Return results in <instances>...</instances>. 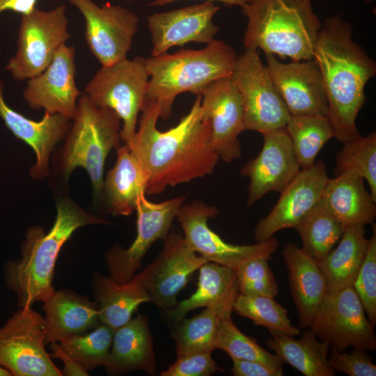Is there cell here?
I'll return each instance as SVG.
<instances>
[{
	"label": "cell",
	"mask_w": 376,
	"mask_h": 376,
	"mask_svg": "<svg viewBox=\"0 0 376 376\" xmlns=\"http://www.w3.org/2000/svg\"><path fill=\"white\" fill-rule=\"evenodd\" d=\"M202 95H196L189 111L173 127L159 131L160 108L146 99L132 143L127 146L147 177L146 194H162L168 187L210 175L219 157L212 146L210 128L203 118Z\"/></svg>",
	"instance_id": "6da1fadb"
},
{
	"label": "cell",
	"mask_w": 376,
	"mask_h": 376,
	"mask_svg": "<svg viewBox=\"0 0 376 376\" xmlns=\"http://www.w3.org/2000/svg\"><path fill=\"white\" fill-rule=\"evenodd\" d=\"M313 59L322 78L334 137L343 143L357 138L361 134L356 121L376 63L353 40L352 26L340 14L324 19Z\"/></svg>",
	"instance_id": "7a4b0ae2"
},
{
	"label": "cell",
	"mask_w": 376,
	"mask_h": 376,
	"mask_svg": "<svg viewBox=\"0 0 376 376\" xmlns=\"http://www.w3.org/2000/svg\"><path fill=\"white\" fill-rule=\"evenodd\" d=\"M100 224L109 223L61 198L56 203V217L47 233L40 226L27 230L21 258L7 262L3 267L6 286L16 294L19 307L43 302L53 293L54 267L62 246L77 229Z\"/></svg>",
	"instance_id": "3957f363"
},
{
	"label": "cell",
	"mask_w": 376,
	"mask_h": 376,
	"mask_svg": "<svg viewBox=\"0 0 376 376\" xmlns=\"http://www.w3.org/2000/svg\"><path fill=\"white\" fill-rule=\"evenodd\" d=\"M312 0H249L242 8L248 19L243 43L281 59L311 60L322 22Z\"/></svg>",
	"instance_id": "277c9868"
},
{
	"label": "cell",
	"mask_w": 376,
	"mask_h": 376,
	"mask_svg": "<svg viewBox=\"0 0 376 376\" xmlns=\"http://www.w3.org/2000/svg\"><path fill=\"white\" fill-rule=\"evenodd\" d=\"M237 57L231 46L214 39L201 49H183L145 58L149 75L146 99L157 102L160 118L167 120L178 95L201 94L214 81L231 77Z\"/></svg>",
	"instance_id": "5b68a950"
},
{
	"label": "cell",
	"mask_w": 376,
	"mask_h": 376,
	"mask_svg": "<svg viewBox=\"0 0 376 376\" xmlns=\"http://www.w3.org/2000/svg\"><path fill=\"white\" fill-rule=\"evenodd\" d=\"M72 120L62 149L61 170L68 179L75 169L83 167L99 200L107 157L120 146L121 120L113 110L96 106L84 93L78 99Z\"/></svg>",
	"instance_id": "8992f818"
},
{
	"label": "cell",
	"mask_w": 376,
	"mask_h": 376,
	"mask_svg": "<svg viewBox=\"0 0 376 376\" xmlns=\"http://www.w3.org/2000/svg\"><path fill=\"white\" fill-rule=\"evenodd\" d=\"M148 81L145 58L136 56L102 66L85 88V94L94 104L113 110L123 121L120 137L127 146L135 135Z\"/></svg>",
	"instance_id": "52a82bcc"
},
{
	"label": "cell",
	"mask_w": 376,
	"mask_h": 376,
	"mask_svg": "<svg viewBox=\"0 0 376 376\" xmlns=\"http://www.w3.org/2000/svg\"><path fill=\"white\" fill-rule=\"evenodd\" d=\"M231 79L241 97L245 130L285 127L291 115L257 49H245L237 57Z\"/></svg>",
	"instance_id": "ba28073f"
},
{
	"label": "cell",
	"mask_w": 376,
	"mask_h": 376,
	"mask_svg": "<svg viewBox=\"0 0 376 376\" xmlns=\"http://www.w3.org/2000/svg\"><path fill=\"white\" fill-rule=\"evenodd\" d=\"M21 16L17 50L6 67L17 81L28 80L43 72L70 38L64 5L47 11L36 8Z\"/></svg>",
	"instance_id": "9c48e42d"
},
{
	"label": "cell",
	"mask_w": 376,
	"mask_h": 376,
	"mask_svg": "<svg viewBox=\"0 0 376 376\" xmlns=\"http://www.w3.org/2000/svg\"><path fill=\"white\" fill-rule=\"evenodd\" d=\"M44 318L19 307L0 328V367L13 376H61L45 349Z\"/></svg>",
	"instance_id": "30bf717a"
},
{
	"label": "cell",
	"mask_w": 376,
	"mask_h": 376,
	"mask_svg": "<svg viewBox=\"0 0 376 376\" xmlns=\"http://www.w3.org/2000/svg\"><path fill=\"white\" fill-rule=\"evenodd\" d=\"M207 260L189 246L184 236L169 233L163 249L132 281L147 294L149 302L168 312L175 307L180 292L194 274Z\"/></svg>",
	"instance_id": "8fae6325"
},
{
	"label": "cell",
	"mask_w": 376,
	"mask_h": 376,
	"mask_svg": "<svg viewBox=\"0 0 376 376\" xmlns=\"http://www.w3.org/2000/svg\"><path fill=\"white\" fill-rule=\"evenodd\" d=\"M374 326L352 285L327 292L309 328L319 340L328 342L332 350L341 352L352 346L373 352L376 350Z\"/></svg>",
	"instance_id": "7c38bea8"
},
{
	"label": "cell",
	"mask_w": 376,
	"mask_h": 376,
	"mask_svg": "<svg viewBox=\"0 0 376 376\" xmlns=\"http://www.w3.org/2000/svg\"><path fill=\"white\" fill-rule=\"evenodd\" d=\"M219 212L215 206L201 200L181 206L176 218L183 230L186 242L193 251L209 262L234 269L241 263L253 258L271 259L279 246L275 237L251 245L228 243L207 224L208 220L216 217Z\"/></svg>",
	"instance_id": "4fadbf2b"
},
{
	"label": "cell",
	"mask_w": 376,
	"mask_h": 376,
	"mask_svg": "<svg viewBox=\"0 0 376 376\" xmlns=\"http://www.w3.org/2000/svg\"><path fill=\"white\" fill-rule=\"evenodd\" d=\"M145 195L141 194L136 202V236L134 242L127 249L114 246L105 255L109 276L119 284L129 283L152 244L166 239L186 198L181 196L152 203Z\"/></svg>",
	"instance_id": "5bb4252c"
},
{
	"label": "cell",
	"mask_w": 376,
	"mask_h": 376,
	"mask_svg": "<svg viewBox=\"0 0 376 376\" xmlns=\"http://www.w3.org/2000/svg\"><path fill=\"white\" fill-rule=\"evenodd\" d=\"M83 15L85 39L94 56L107 66L127 58L139 28V17L127 8L92 0H68Z\"/></svg>",
	"instance_id": "9a60e30c"
},
{
	"label": "cell",
	"mask_w": 376,
	"mask_h": 376,
	"mask_svg": "<svg viewBox=\"0 0 376 376\" xmlns=\"http://www.w3.org/2000/svg\"><path fill=\"white\" fill-rule=\"evenodd\" d=\"M203 118L210 128L212 147L229 163L242 154L239 135L245 130L240 95L231 77L214 81L201 93Z\"/></svg>",
	"instance_id": "2e32d148"
},
{
	"label": "cell",
	"mask_w": 376,
	"mask_h": 376,
	"mask_svg": "<svg viewBox=\"0 0 376 376\" xmlns=\"http://www.w3.org/2000/svg\"><path fill=\"white\" fill-rule=\"evenodd\" d=\"M328 178L322 161L301 169L280 192L270 212L258 222L254 229L256 242L269 240L283 229L294 228L321 201Z\"/></svg>",
	"instance_id": "e0dca14e"
},
{
	"label": "cell",
	"mask_w": 376,
	"mask_h": 376,
	"mask_svg": "<svg viewBox=\"0 0 376 376\" xmlns=\"http://www.w3.org/2000/svg\"><path fill=\"white\" fill-rule=\"evenodd\" d=\"M262 134L264 141L260 152L240 171L250 180L248 206L270 191L281 192L301 170L285 127Z\"/></svg>",
	"instance_id": "ac0fdd59"
},
{
	"label": "cell",
	"mask_w": 376,
	"mask_h": 376,
	"mask_svg": "<svg viewBox=\"0 0 376 376\" xmlns=\"http://www.w3.org/2000/svg\"><path fill=\"white\" fill-rule=\"evenodd\" d=\"M75 49L63 45L52 62L38 75L28 79L23 95L34 109H44L50 114L58 113L71 120L81 95L75 82Z\"/></svg>",
	"instance_id": "d6986e66"
},
{
	"label": "cell",
	"mask_w": 376,
	"mask_h": 376,
	"mask_svg": "<svg viewBox=\"0 0 376 376\" xmlns=\"http://www.w3.org/2000/svg\"><path fill=\"white\" fill-rule=\"evenodd\" d=\"M272 80L290 115H324L328 103L320 71L313 59L283 63L265 54Z\"/></svg>",
	"instance_id": "ffe728a7"
},
{
	"label": "cell",
	"mask_w": 376,
	"mask_h": 376,
	"mask_svg": "<svg viewBox=\"0 0 376 376\" xmlns=\"http://www.w3.org/2000/svg\"><path fill=\"white\" fill-rule=\"evenodd\" d=\"M220 8L213 2L206 1L148 16V27L152 44L151 56L162 55L173 47L189 42H212L219 31L213 17Z\"/></svg>",
	"instance_id": "44dd1931"
},
{
	"label": "cell",
	"mask_w": 376,
	"mask_h": 376,
	"mask_svg": "<svg viewBox=\"0 0 376 376\" xmlns=\"http://www.w3.org/2000/svg\"><path fill=\"white\" fill-rule=\"evenodd\" d=\"M3 88V83L0 80V118L16 138L33 150L36 162L30 169L32 177L44 178L49 171L51 153L55 146L66 136L72 123L58 113L47 112L39 121L27 118L8 105Z\"/></svg>",
	"instance_id": "7402d4cb"
},
{
	"label": "cell",
	"mask_w": 376,
	"mask_h": 376,
	"mask_svg": "<svg viewBox=\"0 0 376 376\" xmlns=\"http://www.w3.org/2000/svg\"><path fill=\"white\" fill-rule=\"evenodd\" d=\"M283 257L288 270L292 297L300 329H308L327 293L325 277L318 260L293 243L284 246Z\"/></svg>",
	"instance_id": "603a6c76"
},
{
	"label": "cell",
	"mask_w": 376,
	"mask_h": 376,
	"mask_svg": "<svg viewBox=\"0 0 376 376\" xmlns=\"http://www.w3.org/2000/svg\"><path fill=\"white\" fill-rule=\"evenodd\" d=\"M197 288L189 297L178 302L167 313L176 322L191 310L199 307L212 309L222 318H231L239 295L236 272L233 268L206 262L198 269Z\"/></svg>",
	"instance_id": "cb8c5ba5"
},
{
	"label": "cell",
	"mask_w": 376,
	"mask_h": 376,
	"mask_svg": "<svg viewBox=\"0 0 376 376\" xmlns=\"http://www.w3.org/2000/svg\"><path fill=\"white\" fill-rule=\"evenodd\" d=\"M104 367L112 375L141 370L156 374V360L149 321L139 314L113 331L109 355Z\"/></svg>",
	"instance_id": "d4e9b609"
},
{
	"label": "cell",
	"mask_w": 376,
	"mask_h": 376,
	"mask_svg": "<svg viewBox=\"0 0 376 376\" xmlns=\"http://www.w3.org/2000/svg\"><path fill=\"white\" fill-rule=\"evenodd\" d=\"M43 303L46 344L85 334L100 324L96 302L72 291L54 290Z\"/></svg>",
	"instance_id": "484cf974"
},
{
	"label": "cell",
	"mask_w": 376,
	"mask_h": 376,
	"mask_svg": "<svg viewBox=\"0 0 376 376\" xmlns=\"http://www.w3.org/2000/svg\"><path fill=\"white\" fill-rule=\"evenodd\" d=\"M321 201L345 228L373 223L376 201L364 185V179L350 171L328 178Z\"/></svg>",
	"instance_id": "4316f807"
},
{
	"label": "cell",
	"mask_w": 376,
	"mask_h": 376,
	"mask_svg": "<svg viewBox=\"0 0 376 376\" xmlns=\"http://www.w3.org/2000/svg\"><path fill=\"white\" fill-rule=\"evenodd\" d=\"M116 149L117 159L103 180L101 198L109 214L129 216L135 210L139 197L146 194L148 180L127 145Z\"/></svg>",
	"instance_id": "83f0119b"
},
{
	"label": "cell",
	"mask_w": 376,
	"mask_h": 376,
	"mask_svg": "<svg viewBox=\"0 0 376 376\" xmlns=\"http://www.w3.org/2000/svg\"><path fill=\"white\" fill-rule=\"evenodd\" d=\"M368 242L364 226L345 228L337 246L318 260L327 281V292L353 285L364 260Z\"/></svg>",
	"instance_id": "f1b7e54d"
},
{
	"label": "cell",
	"mask_w": 376,
	"mask_h": 376,
	"mask_svg": "<svg viewBox=\"0 0 376 376\" xmlns=\"http://www.w3.org/2000/svg\"><path fill=\"white\" fill-rule=\"evenodd\" d=\"M92 286L100 322L113 331L128 322L141 304L149 302L146 292L132 280L119 284L109 276L95 274Z\"/></svg>",
	"instance_id": "f546056e"
},
{
	"label": "cell",
	"mask_w": 376,
	"mask_h": 376,
	"mask_svg": "<svg viewBox=\"0 0 376 376\" xmlns=\"http://www.w3.org/2000/svg\"><path fill=\"white\" fill-rule=\"evenodd\" d=\"M266 344L283 363L306 376L335 375L328 361L329 343L319 340L311 329L304 331L299 339L291 336H272Z\"/></svg>",
	"instance_id": "4dcf8cb0"
},
{
	"label": "cell",
	"mask_w": 376,
	"mask_h": 376,
	"mask_svg": "<svg viewBox=\"0 0 376 376\" xmlns=\"http://www.w3.org/2000/svg\"><path fill=\"white\" fill-rule=\"evenodd\" d=\"M285 129L301 169L311 166L322 147L334 137L331 123L324 115H291Z\"/></svg>",
	"instance_id": "1f68e13d"
},
{
	"label": "cell",
	"mask_w": 376,
	"mask_h": 376,
	"mask_svg": "<svg viewBox=\"0 0 376 376\" xmlns=\"http://www.w3.org/2000/svg\"><path fill=\"white\" fill-rule=\"evenodd\" d=\"M294 228L301 238L302 249L320 260L336 245L345 228L326 210L320 201Z\"/></svg>",
	"instance_id": "d6a6232c"
},
{
	"label": "cell",
	"mask_w": 376,
	"mask_h": 376,
	"mask_svg": "<svg viewBox=\"0 0 376 376\" xmlns=\"http://www.w3.org/2000/svg\"><path fill=\"white\" fill-rule=\"evenodd\" d=\"M221 318L211 308L175 322L171 336L175 342L177 357L191 353H212L216 349V338Z\"/></svg>",
	"instance_id": "836d02e7"
},
{
	"label": "cell",
	"mask_w": 376,
	"mask_h": 376,
	"mask_svg": "<svg viewBox=\"0 0 376 376\" xmlns=\"http://www.w3.org/2000/svg\"><path fill=\"white\" fill-rule=\"evenodd\" d=\"M233 311L250 319L254 324L266 328L272 336H295L300 334V328L294 326L288 318L287 309L273 297L239 294Z\"/></svg>",
	"instance_id": "e575fe53"
},
{
	"label": "cell",
	"mask_w": 376,
	"mask_h": 376,
	"mask_svg": "<svg viewBox=\"0 0 376 376\" xmlns=\"http://www.w3.org/2000/svg\"><path fill=\"white\" fill-rule=\"evenodd\" d=\"M113 334L110 327L100 324L88 332L69 336L56 343L63 353L88 371L106 364Z\"/></svg>",
	"instance_id": "d590c367"
},
{
	"label": "cell",
	"mask_w": 376,
	"mask_h": 376,
	"mask_svg": "<svg viewBox=\"0 0 376 376\" xmlns=\"http://www.w3.org/2000/svg\"><path fill=\"white\" fill-rule=\"evenodd\" d=\"M353 172L366 180L370 189V194L376 201V133L360 135L343 143L337 154L335 175L341 173Z\"/></svg>",
	"instance_id": "8d00e7d4"
},
{
	"label": "cell",
	"mask_w": 376,
	"mask_h": 376,
	"mask_svg": "<svg viewBox=\"0 0 376 376\" xmlns=\"http://www.w3.org/2000/svg\"><path fill=\"white\" fill-rule=\"evenodd\" d=\"M216 349L226 352L231 359L258 361L283 367V362L276 355L262 347L251 337L243 334L231 318L219 321L216 338Z\"/></svg>",
	"instance_id": "74e56055"
},
{
	"label": "cell",
	"mask_w": 376,
	"mask_h": 376,
	"mask_svg": "<svg viewBox=\"0 0 376 376\" xmlns=\"http://www.w3.org/2000/svg\"><path fill=\"white\" fill-rule=\"evenodd\" d=\"M268 259L256 258L241 263L235 269L239 294L274 298L279 287Z\"/></svg>",
	"instance_id": "f35d334b"
},
{
	"label": "cell",
	"mask_w": 376,
	"mask_h": 376,
	"mask_svg": "<svg viewBox=\"0 0 376 376\" xmlns=\"http://www.w3.org/2000/svg\"><path fill=\"white\" fill-rule=\"evenodd\" d=\"M368 240L364 260L353 283L368 318L376 324V229Z\"/></svg>",
	"instance_id": "ab89813d"
},
{
	"label": "cell",
	"mask_w": 376,
	"mask_h": 376,
	"mask_svg": "<svg viewBox=\"0 0 376 376\" xmlns=\"http://www.w3.org/2000/svg\"><path fill=\"white\" fill-rule=\"evenodd\" d=\"M328 361L334 370L350 376H375L376 366L368 351L354 347L350 352L332 350Z\"/></svg>",
	"instance_id": "60d3db41"
},
{
	"label": "cell",
	"mask_w": 376,
	"mask_h": 376,
	"mask_svg": "<svg viewBox=\"0 0 376 376\" xmlns=\"http://www.w3.org/2000/svg\"><path fill=\"white\" fill-rule=\"evenodd\" d=\"M198 352L177 357L176 361L160 373L161 376H210L221 371L211 356Z\"/></svg>",
	"instance_id": "b9f144b4"
},
{
	"label": "cell",
	"mask_w": 376,
	"mask_h": 376,
	"mask_svg": "<svg viewBox=\"0 0 376 376\" xmlns=\"http://www.w3.org/2000/svg\"><path fill=\"white\" fill-rule=\"evenodd\" d=\"M232 373L235 376H282V367L258 361L232 359Z\"/></svg>",
	"instance_id": "7bdbcfd3"
},
{
	"label": "cell",
	"mask_w": 376,
	"mask_h": 376,
	"mask_svg": "<svg viewBox=\"0 0 376 376\" xmlns=\"http://www.w3.org/2000/svg\"><path fill=\"white\" fill-rule=\"evenodd\" d=\"M51 349L54 352L52 357L61 359L64 363V368L61 371L62 375H88V371L81 367L73 359L63 353L56 343H51Z\"/></svg>",
	"instance_id": "ee69618b"
},
{
	"label": "cell",
	"mask_w": 376,
	"mask_h": 376,
	"mask_svg": "<svg viewBox=\"0 0 376 376\" xmlns=\"http://www.w3.org/2000/svg\"><path fill=\"white\" fill-rule=\"evenodd\" d=\"M38 0H0V13L11 10L21 15L29 14L36 8Z\"/></svg>",
	"instance_id": "f6af8a7d"
},
{
	"label": "cell",
	"mask_w": 376,
	"mask_h": 376,
	"mask_svg": "<svg viewBox=\"0 0 376 376\" xmlns=\"http://www.w3.org/2000/svg\"><path fill=\"white\" fill-rule=\"evenodd\" d=\"M180 0H154L149 3L150 6H162ZM207 1H218L227 6H236L242 8L249 0H206Z\"/></svg>",
	"instance_id": "bcb514c9"
},
{
	"label": "cell",
	"mask_w": 376,
	"mask_h": 376,
	"mask_svg": "<svg viewBox=\"0 0 376 376\" xmlns=\"http://www.w3.org/2000/svg\"><path fill=\"white\" fill-rule=\"evenodd\" d=\"M0 376H11V375L7 370L0 367Z\"/></svg>",
	"instance_id": "7dc6e473"
},
{
	"label": "cell",
	"mask_w": 376,
	"mask_h": 376,
	"mask_svg": "<svg viewBox=\"0 0 376 376\" xmlns=\"http://www.w3.org/2000/svg\"><path fill=\"white\" fill-rule=\"evenodd\" d=\"M366 3H371L374 0H364Z\"/></svg>",
	"instance_id": "c3c4849f"
},
{
	"label": "cell",
	"mask_w": 376,
	"mask_h": 376,
	"mask_svg": "<svg viewBox=\"0 0 376 376\" xmlns=\"http://www.w3.org/2000/svg\"><path fill=\"white\" fill-rule=\"evenodd\" d=\"M127 1H132V0H127Z\"/></svg>",
	"instance_id": "681fc988"
}]
</instances>
